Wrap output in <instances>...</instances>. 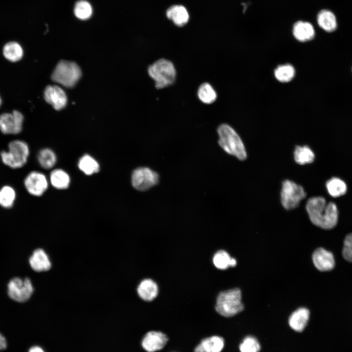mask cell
I'll return each instance as SVG.
<instances>
[{"mask_svg": "<svg viewBox=\"0 0 352 352\" xmlns=\"http://www.w3.org/2000/svg\"><path fill=\"white\" fill-rule=\"evenodd\" d=\"M308 217L314 225L320 228L330 229L337 224L338 211L336 204L327 202L321 197H315L308 199L306 204Z\"/></svg>", "mask_w": 352, "mask_h": 352, "instance_id": "cell-1", "label": "cell"}, {"mask_svg": "<svg viewBox=\"0 0 352 352\" xmlns=\"http://www.w3.org/2000/svg\"><path fill=\"white\" fill-rule=\"evenodd\" d=\"M220 146L227 153L243 160L246 157L243 143L237 132L227 124H221L217 129Z\"/></svg>", "mask_w": 352, "mask_h": 352, "instance_id": "cell-2", "label": "cell"}, {"mask_svg": "<svg viewBox=\"0 0 352 352\" xmlns=\"http://www.w3.org/2000/svg\"><path fill=\"white\" fill-rule=\"evenodd\" d=\"M148 72L154 81L157 89L172 85L176 78V70L174 64L165 59H160L149 66Z\"/></svg>", "mask_w": 352, "mask_h": 352, "instance_id": "cell-3", "label": "cell"}, {"mask_svg": "<svg viewBox=\"0 0 352 352\" xmlns=\"http://www.w3.org/2000/svg\"><path fill=\"white\" fill-rule=\"evenodd\" d=\"M8 151H2L0 157L2 162L13 169L20 168L27 162L30 149L26 142L21 140H14L8 145Z\"/></svg>", "mask_w": 352, "mask_h": 352, "instance_id": "cell-4", "label": "cell"}, {"mask_svg": "<svg viewBox=\"0 0 352 352\" xmlns=\"http://www.w3.org/2000/svg\"><path fill=\"white\" fill-rule=\"evenodd\" d=\"M243 309L242 294L239 289L234 288L222 291L218 295L216 310L221 316L232 317Z\"/></svg>", "mask_w": 352, "mask_h": 352, "instance_id": "cell-5", "label": "cell"}, {"mask_svg": "<svg viewBox=\"0 0 352 352\" xmlns=\"http://www.w3.org/2000/svg\"><path fill=\"white\" fill-rule=\"evenodd\" d=\"M81 75V69L75 63L62 60L57 65L51 79L64 87L71 88L77 83Z\"/></svg>", "mask_w": 352, "mask_h": 352, "instance_id": "cell-6", "label": "cell"}, {"mask_svg": "<svg viewBox=\"0 0 352 352\" xmlns=\"http://www.w3.org/2000/svg\"><path fill=\"white\" fill-rule=\"evenodd\" d=\"M34 292V287L30 279L15 277L7 285V294L12 300L24 303L28 301Z\"/></svg>", "mask_w": 352, "mask_h": 352, "instance_id": "cell-7", "label": "cell"}, {"mask_svg": "<svg viewBox=\"0 0 352 352\" xmlns=\"http://www.w3.org/2000/svg\"><path fill=\"white\" fill-rule=\"evenodd\" d=\"M306 197V193L301 186L289 180L283 182L281 198L285 209L291 210L297 207Z\"/></svg>", "mask_w": 352, "mask_h": 352, "instance_id": "cell-8", "label": "cell"}, {"mask_svg": "<svg viewBox=\"0 0 352 352\" xmlns=\"http://www.w3.org/2000/svg\"><path fill=\"white\" fill-rule=\"evenodd\" d=\"M158 174L148 167H141L134 169L131 175L132 187L139 191H145L159 182Z\"/></svg>", "mask_w": 352, "mask_h": 352, "instance_id": "cell-9", "label": "cell"}, {"mask_svg": "<svg viewBox=\"0 0 352 352\" xmlns=\"http://www.w3.org/2000/svg\"><path fill=\"white\" fill-rule=\"evenodd\" d=\"M49 181L46 176L39 171L30 172L24 179V185L29 194L35 197H40L48 189Z\"/></svg>", "mask_w": 352, "mask_h": 352, "instance_id": "cell-10", "label": "cell"}, {"mask_svg": "<svg viewBox=\"0 0 352 352\" xmlns=\"http://www.w3.org/2000/svg\"><path fill=\"white\" fill-rule=\"evenodd\" d=\"M44 98L56 110L63 109L67 103V97L65 91L59 86L49 85L44 91Z\"/></svg>", "mask_w": 352, "mask_h": 352, "instance_id": "cell-11", "label": "cell"}, {"mask_svg": "<svg viewBox=\"0 0 352 352\" xmlns=\"http://www.w3.org/2000/svg\"><path fill=\"white\" fill-rule=\"evenodd\" d=\"M167 336L159 331L148 332L142 341L143 348L147 352H154L162 349L167 343Z\"/></svg>", "mask_w": 352, "mask_h": 352, "instance_id": "cell-12", "label": "cell"}, {"mask_svg": "<svg viewBox=\"0 0 352 352\" xmlns=\"http://www.w3.org/2000/svg\"><path fill=\"white\" fill-rule=\"evenodd\" d=\"M312 261L316 268L321 271H330L335 266L332 253L323 248H318L314 251Z\"/></svg>", "mask_w": 352, "mask_h": 352, "instance_id": "cell-13", "label": "cell"}, {"mask_svg": "<svg viewBox=\"0 0 352 352\" xmlns=\"http://www.w3.org/2000/svg\"><path fill=\"white\" fill-rule=\"evenodd\" d=\"M29 264L31 268L37 272L47 271L51 267L48 255L42 248H37L33 252L29 257Z\"/></svg>", "mask_w": 352, "mask_h": 352, "instance_id": "cell-14", "label": "cell"}, {"mask_svg": "<svg viewBox=\"0 0 352 352\" xmlns=\"http://www.w3.org/2000/svg\"><path fill=\"white\" fill-rule=\"evenodd\" d=\"M293 35L299 42L309 41L314 38L315 30L312 25L307 22L298 21L293 26Z\"/></svg>", "mask_w": 352, "mask_h": 352, "instance_id": "cell-15", "label": "cell"}, {"mask_svg": "<svg viewBox=\"0 0 352 352\" xmlns=\"http://www.w3.org/2000/svg\"><path fill=\"white\" fill-rule=\"evenodd\" d=\"M309 318V311L305 308H301L294 311L290 316L288 323L291 329L301 332L307 325Z\"/></svg>", "mask_w": 352, "mask_h": 352, "instance_id": "cell-16", "label": "cell"}, {"mask_svg": "<svg viewBox=\"0 0 352 352\" xmlns=\"http://www.w3.org/2000/svg\"><path fill=\"white\" fill-rule=\"evenodd\" d=\"M166 16L178 27L185 25L189 19V15L186 8L181 5H174L166 11Z\"/></svg>", "mask_w": 352, "mask_h": 352, "instance_id": "cell-17", "label": "cell"}, {"mask_svg": "<svg viewBox=\"0 0 352 352\" xmlns=\"http://www.w3.org/2000/svg\"><path fill=\"white\" fill-rule=\"evenodd\" d=\"M224 345L222 337L213 336L203 339L196 347L194 352H221Z\"/></svg>", "mask_w": 352, "mask_h": 352, "instance_id": "cell-18", "label": "cell"}, {"mask_svg": "<svg viewBox=\"0 0 352 352\" xmlns=\"http://www.w3.org/2000/svg\"><path fill=\"white\" fill-rule=\"evenodd\" d=\"M49 182L54 188L62 190L69 187L71 179L69 175L66 171L57 168L50 172Z\"/></svg>", "mask_w": 352, "mask_h": 352, "instance_id": "cell-19", "label": "cell"}, {"mask_svg": "<svg viewBox=\"0 0 352 352\" xmlns=\"http://www.w3.org/2000/svg\"><path fill=\"white\" fill-rule=\"evenodd\" d=\"M77 166L79 169L87 176L97 173L100 169L97 160L88 154H85L79 159Z\"/></svg>", "mask_w": 352, "mask_h": 352, "instance_id": "cell-20", "label": "cell"}, {"mask_svg": "<svg viewBox=\"0 0 352 352\" xmlns=\"http://www.w3.org/2000/svg\"><path fill=\"white\" fill-rule=\"evenodd\" d=\"M137 293L139 297L145 301H150L156 297L158 293L156 284L151 279H145L139 285Z\"/></svg>", "mask_w": 352, "mask_h": 352, "instance_id": "cell-21", "label": "cell"}, {"mask_svg": "<svg viewBox=\"0 0 352 352\" xmlns=\"http://www.w3.org/2000/svg\"><path fill=\"white\" fill-rule=\"evenodd\" d=\"M319 26L327 32L334 31L337 27V22L334 14L328 10L319 12L317 17Z\"/></svg>", "mask_w": 352, "mask_h": 352, "instance_id": "cell-22", "label": "cell"}, {"mask_svg": "<svg viewBox=\"0 0 352 352\" xmlns=\"http://www.w3.org/2000/svg\"><path fill=\"white\" fill-rule=\"evenodd\" d=\"M37 158L40 166L46 170L53 168L57 161L55 153L48 148L40 150L37 154Z\"/></svg>", "mask_w": 352, "mask_h": 352, "instance_id": "cell-23", "label": "cell"}, {"mask_svg": "<svg viewBox=\"0 0 352 352\" xmlns=\"http://www.w3.org/2000/svg\"><path fill=\"white\" fill-rule=\"evenodd\" d=\"M2 52L4 57L12 62L19 61L22 58L23 54L22 46L16 42L6 43L3 47Z\"/></svg>", "mask_w": 352, "mask_h": 352, "instance_id": "cell-24", "label": "cell"}, {"mask_svg": "<svg viewBox=\"0 0 352 352\" xmlns=\"http://www.w3.org/2000/svg\"><path fill=\"white\" fill-rule=\"evenodd\" d=\"M326 186L328 193L333 197L343 196L347 190L345 182L338 177H334L328 180Z\"/></svg>", "mask_w": 352, "mask_h": 352, "instance_id": "cell-25", "label": "cell"}, {"mask_svg": "<svg viewBox=\"0 0 352 352\" xmlns=\"http://www.w3.org/2000/svg\"><path fill=\"white\" fill-rule=\"evenodd\" d=\"M294 157L296 163L300 165L312 163L315 158L313 151L307 146H296L294 152Z\"/></svg>", "mask_w": 352, "mask_h": 352, "instance_id": "cell-26", "label": "cell"}, {"mask_svg": "<svg viewBox=\"0 0 352 352\" xmlns=\"http://www.w3.org/2000/svg\"><path fill=\"white\" fill-rule=\"evenodd\" d=\"M197 94L200 101L206 104L213 103L217 97L215 90L210 84L206 82L200 85Z\"/></svg>", "mask_w": 352, "mask_h": 352, "instance_id": "cell-27", "label": "cell"}, {"mask_svg": "<svg viewBox=\"0 0 352 352\" xmlns=\"http://www.w3.org/2000/svg\"><path fill=\"white\" fill-rule=\"evenodd\" d=\"M16 198L15 189L9 185H5L0 189V206L5 208H11Z\"/></svg>", "mask_w": 352, "mask_h": 352, "instance_id": "cell-28", "label": "cell"}, {"mask_svg": "<svg viewBox=\"0 0 352 352\" xmlns=\"http://www.w3.org/2000/svg\"><path fill=\"white\" fill-rule=\"evenodd\" d=\"M295 73L294 67L288 64L280 65L274 70L276 79L282 83L290 81L294 78Z\"/></svg>", "mask_w": 352, "mask_h": 352, "instance_id": "cell-29", "label": "cell"}, {"mask_svg": "<svg viewBox=\"0 0 352 352\" xmlns=\"http://www.w3.org/2000/svg\"><path fill=\"white\" fill-rule=\"evenodd\" d=\"M0 131L5 134H14L15 123L12 113H3L0 115Z\"/></svg>", "mask_w": 352, "mask_h": 352, "instance_id": "cell-30", "label": "cell"}, {"mask_svg": "<svg viewBox=\"0 0 352 352\" xmlns=\"http://www.w3.org/2000/svg\"><path fill=\"white\" fill-rule=\"evenodd\" d=\"M92 12L90 4L85 0H80L77 2L74 7L75 16L81 20L88 19Z\"/></svg>", "mask_w": 352, "mask_h": 352, "instance_id": "cell-31", "label": "cell"}, {"mask_svg": "<svg viewBox=\"0 0 352 352\" xmlns=\"http://www.w3.org/2000/svg\"><path fill=\"white\" fill-rule=\"evenodd\" d=\"M231 258L224 250L218 251L214 256L213 263L220 269H226L230 266Z\"/></svg>", "mask_w": 352, "mask_h": 352, "instance_id": "cell-32", "label": "cell"}, {"mask_svg": "<svg viewBox=\"0 0 352 352\" xmlns=\"http://www.w3.org/2000/svg\"><path fill=\"white\" fill-rule=\"evenodd\" d=\"M260 345L257 339L254 337H246L240 345L241 352H259Z\"/></svg>", "mask_w": 352, "mask_h": 352, "instance_id": "cell-33", "label": "cell"}, {"mask_svg": "<svg viewBox=\"0 0 352 352\" xmlns=\"http://www.w3.org/2000/svg\"><path fill=\"white\" fill-rule=\"evenodd\" d=\"M342 255L346 261L352 263V233L348 234L344 240Z\"/></svg>", "mask_w": 352, "mask_h": 352, "instance_id": "cell-34", "label": "cell"}, {"mask_svg": "<svg viewBox=\"0 0 352 352\" xmlns=\"http://www.w3.org/2000/svg\"><path fill=\"white\" fill-rule=\"evenodd\" d=\"M12 113L15 123L14 134H17L20 133L22 130L23 116L22 113L17 110H13Z\"/></svg>", "mask_w": 352, "mask_h": 352, "instance_id": "cell-35", "label": "cell"}, {"mask_svg": "<svg viewBox=\"0 0 352 352\" xmlns=\"http://www.w3.org/2000/svg\"><path fill=\"white\" fill-rule=\"evenodd\" d=\"M7 347V343L4 337L0 333V350H3Z\"/></svg>", "mask_w": 352, "mask_h": 352, "instance_id": "cell-36", "label": "cell"}, {"mask_svg": "<svg viewBox=\"0 0 352 352\" xmlns=\"http://www.w3.org/2000/svg\"><path fill=\"white\" fill-rule=\"evenodd\" d=\"M29 352H44V351L39 347H33L30 348Z\"/></svg>", "mask_w": 352, "mask_h": 352, "instance_id": "cell-37", "label": "cell"}, {"mask_svg": "<svg viewBox=\"0 0 352 352\" xmlns=\"http://www.w3.org/2000/svg\"><path fill=\"white\" fill-rule=\"evenodd\" d=\"M237 264V261L235 259L231 258L230 261V266L234 267L236 266Z\"/></svg>", "mask_w": 352, "mask_h": 352, "instance_id": "cell-38", "label": "cell"}, {"mask_svg": "<svg viewBox=\"0 0 352 352\" xmlns=\"http://www.w3.org/2000/svg\"><path fill=\"white\" fill-rule=\"evenodd\" d=\"M1 104V98L0 97V107Z\"/></svg>", "mask_w": 352, "mask_h": 352, "instance_id": "cell-39", "label": "cell"}]
</instances>
